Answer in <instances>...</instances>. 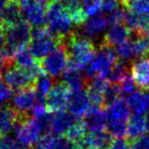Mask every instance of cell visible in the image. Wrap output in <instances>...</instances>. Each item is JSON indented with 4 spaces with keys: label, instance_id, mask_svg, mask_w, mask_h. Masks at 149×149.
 Segmentation results:
<instances>
[{
    "label": "cell",
    "instance_id": "cell-23",
    "mask_svg": "<svg viewBox=\"0 0 149 149\" xmlns=\"http://www.w3.org/2000/svg\"><path fill=\"white\" fill-rule=\"evenodd\" d=\"M147 131L145 118L139 114H134L127 123V136L130 139H137L143 136Z\"/></svg>",
    "mask_w": 149,
    "mask_h": 149
},
{
    "label": "cell",
    "instance_id": "cell-9",
    "mask_svg": "<svg viewBox=\"0 0 149 149\" xmlns=\"http://www.w3.org/2000/svg\"><path fill=\"white\" fill-rule=\"evenodd\" d=\"M1 76L5 84L10 89H15L17 91L32 88L36 80L29 70L17 68L13 64V62L1 72Z\"/></svg>",
    "mask_w": 149,
    "mask_h": 149
},
{
    "label": "cell",
    "instance_id": "cell-42",
    "mask_svg": "<svg viewBox=\"0 0 149 149\" xmlns=\"http://www.w3.org/2000/svg\"><path fill=\"white\" fill-rule=\"evenodd\" d=\"M108 149H131V145L123 138H118L112 141Z\"/></svg>",
    "mask_w": 149,
    "mask_h": 149
},
{
    "label": "cell",
    "instance_id": "cell-41",
    "mask_svg": "<svg viewBox=\"0 0 149 149\" xmlns=\"http://www.w3.org/2000/svg\"><path fill=\"white\" fill-rule=\"evenodd\" d=\"M13 96V91L6 84H2L0 82V103L7 102Z\"/></svg>",
    "mask_w": 149,
    "mask_h": 149
},
{
    "label": "cell",
    "instance_id": "cell-17",
    "mask_svg": "<svg viewBox=\"0 0 149 149\" xmlns=\"http://www.w3.org/2000/svg\"><path fill=\"white\" fill-rule=\"evenodd\" d=\"M112 141V136L106 131L89 133L77 146L81 149H108Z\"/></svg>",
    "mask_w": 149,
    "mask_h": 149
},
{
    "label": "cell",
    "instance_id": "cell-1",
    "mask_svg": "<svg viewBox=\"0 0 149 149\" xmlns=\"http://www.w3.org/2000/svg\"><path fill=\"white\" fill-rule=\"evenodd\" d=\"M62 43L68 55L66 68L82 70L92 61L95 55V46L91 39L81 33L70 32L62 38Z\"/></svg>",
    "mask_w": 149,
    "mask_h": 149
},
{
    "label": "cell",
    "instance_id": "cell-4",
    "mask_svg": "<svg viewBox=\"0 0 149 149\" xmlns=\"http://www.w3.org/2000/svg\"><path fill=\"white\" fill-rule=\"evenodd\" d=\"M62 41L49 31L47 27H35L32 30V38L29 50L36 59H43L50 54Z\"/></svg>",
    "mask_w": 149,
    "mask_h": 149
},
{
    "label": "cell",
    "instance_id": "cell-24",
    "mask_svg": "<svg viewBox=\"0 0 149 149\" xmlns=\"http://www.w3.org/2000/svg\"><path fill=\"white\" fill-rule=\"evenodd\" d=\"M63 83L72 91L82 90L86 85V77L83 76L81 70L66 68L63 72Z\"/></svg>",
    "mask_w": 149,
    "mask_h": 149
},
{
    "label": "cell",
    "instance_id": "cell-33",
    "mask_svg": "<svg viewBox=\"0 0 149 149\" xmlns=\"http://www.w3.org/2000/svg\"><path fill=\"white\" fill-rule=\"evenodd\" d=\"M57 135H44L34 145L33 149H55L56 142H57Z\"/></svg>",
    "mask_w": 149,
    "mask_h": 149
},
{
    "label": "cell",
    "instance_id": "cell-28",
    "mask_svg": "<svg viewBox=\"0 0 149 149\" xmlns=\"http://www.w3.org/2000/svg\"><path fill=\"white\" fill-rule=\"evenodd\" d=\"M120 4L129 13L149 15V0H120Z\"/></svg>",
    "mask_w": 149,
    "mask_h": 149
},
{
    "label": "cell",
    "instance_id": "cell-15",
    "mask_svg": "<svg viewBox=\"0 0 149 149\" xmlns=\"http://www.w3.org/2000/svg\"><path fill=\"white\" fill-rule=\"evenodd\" d=\"M107 84V80L102 77H95L89 80V83L86 85V93L92 105L98 107L104 105V90Z\"/></svg>",
    "mask_w": 149,
    "mask_h": 149
},
{
    "label": "cell",
    "instance_id": "cell-7",
    "mask_svg": "<svg viewBox=\"0 0 149 149\" xmlns=\"http://www.w3.org/2000/svg\"><path fill=\"white\" fill-rule=\"evenodd\" d=\"M50 1L51 0H17L23 19L34 28L44 26Z\"/></svg>",
    "mask_w": 149,
    "mask_h": 149
},
{
    "label": "cell",
    "instance_id": "cell-45",
    "mask_svg": "<svg viewBox=\"0 0 149 149\" xmlns=\"http://www.w3.org/2000/svg\"><path fill=\"white\" fill-rule=\"evenodd\" d=\"M146 98H147V101H148V111H149V90H147L146 93Z\"/></svg>",
    "mask_w": 149,
    "mask_h": 149
},
{
    "label": "cell",
    "instance_id": "cell-27",
    "mask_svg": "<svg viewBox=\"0 0 149 149\" xmlns=\"http://www.w3.org/2000/svg\"><path fill=\"white\" fill-rule=\"evenodd\" d=\"M33 88L36 95H37L39 102H42L44 99H46V96L48 95V93H49V91L52 88L51 77H49L48 74L42 72L41 74L38 76L37 79L35 80Z\"/></svg>",
    "mask_w": 149,
    "mask_h": 149
},
{
    "label": "cell",
    "instance_id": "cell-32",
    "mask_svg": "<svg viewBox=\"0 0 149 149\" xmlns=\"http://www.w3.org/2000/svg\"><path fill=\"white\" fill-rule=\"evenodd\" d=\"M122 95L120 84L108 83L104 90V105H109L110 103L120 99V96Z\"/></svg>",
    "mask_w": 149,
    "mask_h": 149
},
{
    "label": "cell",
    "instance_id": "cell-18",
    "mask_svg": "<svg viewBox=\"0 0 149 149\" xmlns=\"http://www.w3.org/2000/svg\"><path fill=\"white\" fill-rule=\"evenodd\" d=\"M107 19L102 13L90 17L82 25V35L89 38H96L101 35L107 27Z\"/></svg>",
    "mask_w": 149,
    "mask_h": 149
},
{
    "label": "cell",
    "instance_id": "cell-30",
    "mask_svg": "<svg viewBox=\"0 0 149 149\" xmlns=\"http://www.w3.org/2000/svg\"><path fill=\"white\" fill-rule=\"evenodd\" d=\"M86 129L83 120H78L72 127L68 130V132L64 134L63 137H65L68 141L74 143V145H78L86 136Z\"/></svg>",
    "mask_w": 149,
    "mask_h": 149
},
{
    "label": "cell",
    "instance_id": "cell-36",
    "mask_svg": "<svg viewBox=\"0 0 149 149\" xmlns=\"http://www.w3.org/2000/svg\"><path fill=\"white\" fill-rule=\"evenodd\" d=\"M126 15H127L126 9H122V8L116 9L111 13H109L108 17H106L108 25L114 26V25H120V24H124Z\"/></svg>",
    "mask_w": 149,
    "mask_h": 149
},
{
    "label": "cell",
    "instance_id": "cell-21",
    "mask_svg": "<svg viewBox=\"0 0 149 149\" xmlns=\"http://www.w3.org/2000/svg\"><path fill=\"white\" fill-rule=\"evenodd\" d=\"M79 118L74 116L72 113L66 111H59L55 112V116L52 118V127L51 131H53L54 134L60 136L64 135L68 130L77 122Z\"/></svg>",
    "mask_w": 149,
    "mask_h": 149
},
{
    "label": "cell",
    "instance_id": "cell-19",
    "mask_svg": "<svg viewBox=\"0 0 149 149\" xmlns=\"http://www.w3.org/2000/svg\"><path fill=\"white\" fill-rule=\"evenodd\" d=\"M28 116H21L11 106L0 107V132L2 135H7L15 129V126L22 118Z\"/></svg>",
    "mask_w": 149,
    "mask_h": 149
},
{
    "label": "cell",
    "instance_id": "cell-43",
    "mask_svg": "<svg viewBox=\"0 0 149 149\" xmlns=\"http://www.w3.org/2000/svg\"><path fill=\"white\" fill-rule=\"evenodd\" d=\"M4 48H5V34H4V30L2 28H0V54L4 53Z\"/></svg>",
    "mask_w": 149,
    "mask_h": 149
},
{
    "label": "cell",
    "instance_id": "cell-12",
    "mask_svg": "<svg viewBox=\"0 0 149 149\" xmlns=\"http://www.w3.org/2000/svg\"><path fill=\"white\" fill-rule=\"evenodd\" d=\"M83 123L89 133L103 132L107 126L105 111L98 106H90L84 116Z\"/></svg>",
    "mask_w": 149,
    "mask_h": 149
},
{
    "label": "cell",
    "instance_id": "cell-34",
    "mask_svg": "<svg viewBox=\"0 0 149 149\" xmlns=\"http://www.w3.org/2000/svg\"><path fill=\"white\" fill-rule=\"evenodd\" d=\"M102 0H82L81 4L86 17H93L97 15L99 9H101Z\"/></svg>",
    "mask_w": 149,
    "mask_h": 149
},
{
    "label": "cell",
    "instance_id": "cell-37",
    "mask_svg": "<svg viewBox=\"0 0 149 149\" xmlns=\"http://www.w3.org/2000/svg\"><path fill=\"white\" fill-rule=\"evenodd\" d=\"M135 82L133 80L132 76L130 74H127L125 76V78L122 80V82L120 83V90H122V94L124 95H131L133 92H135Z\"/></svg>",
    "mask_w": 149,
    "mask_h": 149
},
{
    "label": "cell",
    "instance_id": "cell-46",
    "mask_svg": "<svg viewBox=\"0 0 149 149\" xmlns=\"http://www.w3.org/2000/svg\"><path fill=\"white\" fill-rule=\"evenodd\" d=\"M51 1H59V2H62V1H64V0H51Z\"/></svg>",
    "mask_w": 149,
    "mask_h": 149
},
{
    "label": "cell",
    "instance_id": "cell-25",
    "mask_svg": "<svg viewBox=\"0 0 149 149\" xmlns=\"http://www.w3.org/2000/svg\"><path fill=\"white\" fill-rule=\"evenodd\" d=\"M128 105L130 110L135 114L141 116L144 112L148 111V101H147L146 94L141 91H135L128 97Z\"/></svg>",
    "mask_w": 149,
    "mask_h": 149
},
{
    "label": "cell",
    "instance_id": "cell-47",
    "mask_svg": "<svg viewBox=\"0 0 149 149\" xmlns=\"http://www.w3.org/2000/svg\"><path fill=\"white\" fill-rule=\"evenodd\" d=\"M1 136H2V134H1V132H0V138H1Z\"/></svg>",
    "mask_w": 149,
    "mask_h": 149
},
{
    "label": "cell",
    "instance_id": "cell-49",
    "mask_svg": "<svg viewBox=\"0 0 149 149\" xmlns=\"http://www.w3.org/2000/svg\"><path fill=\"white\" fill-rule=\"evenodd\" d=\"M0 107H1V106H0Z\"/></svg>",
    "mask_w": 149,
    "mask_h": 149
},
{
    "label": "cell",
    "instance_id": "cell-31",
    "mask_svg": "<svg viewBox=\"0 0 149 149\" xmlns=\"http://www.w3.org/2000/svg\"><path fill=\"white\" fill-rule=\"evenodd\" d=\"M127 74H128V70H127V68L124 64V62L118 61L112 66L111 70L108 72L105 79L107 80L108 83L120 84Z\"/></svg>",
    "mask_w": 149,
    "mask_h": 149
},
{
    "label": "cell",
    "instance_id": "cell-5",
    "mask_svg": "<svg viewBox=\"0 0 149 149\" xmlns=\"http://www.w3.org/2000/svg\"><path fill=\"white\" fill-rule=\"evenodd\" d=\"M46 24L55 37L63 38L70 33L72 21L61 2L50 1L46 13Z\"/></svg>",
    "mask_w": 149,
    "mask_h": 149
},
{
    "label": "cell",
    "instance_id": "cell-2",
    "mask_svg": "<svg viewBox=\"0 0 149 149\" xmlns=\"http://www.w3.org/2000/svg\"><path fill=\"white\" fill-rule=\"evenodd\" d=\"M3 30L5 34L4 53L6 57L13 59L17 51L29 46L32 38L31 27L25 19H22L15 25Z\"/></svg>",
    "mask_w": 149,
    "mask_h": 149
},
{
    "label": "cell",
    "instance_id": "cell-6",
    "mask_svg": "<svg viewBox=\"0 0 149 149\" xmlns=\"http://www.w3.org/2000/svg\"><path fill=\"white\" fill-rule=\"evenodd\" d=\"M15 141L22 149H33L34 145L42 137L41 131L35 118L25 116L15 126Z\"/></svg>",
    "mask_w": 149,
    "mask_h": 149
},
{
    "label": "cell",
    "instance_id": "cell-38",
    "mask_svg": "<svg viewBox=\"0 0 149 149\" xmlns=\"http://www.w3.org/2000/svg\"><path fill=\"white\" fill-rule=\"evenodd\" d=\"M131 149H149V136L143 135L134 139L131 143Z\"/></svg>",
    "mask_w": 149,
    "mask_h": 149
},
{
    "label": "cell",
    "instance_id": "cell-10",
    "mask_svg": "<svg viewBox=\"0 0 149 149\" xmlns=\"http://www.w3.org/2000/svg\"><path fill=\"white\" fill-rule=\"evenodd\" d=\"M70 95V88L63 82H58V83L54 84L48 95L46 96L45 105L47 109L50 112L63 111L68 106Z\"/></svg>",
    "mask_w": 149,
    "mask_h": 149
},
{
    "label": "cell",
    "instance_id": "cell-26",
    "mask_svg": "<svg viewBox=\"0 0 149 149\" xmlns=\"http://www.w3.org/2000/svg\"><path fill=\"white\" fill-rule=\"evenodd\" d=\"M13 62L15 66L27 70H31L32 68H34L36 65L39 64V61L36 60V58L32 55V53L28 48H24V49L17 51L13 55Z\"/></svg>",
    "mask_w": 149,
    "mask_h": 149
},
{
    "label": "cell",
    "instance_id": "cell-48",
    "mask_svg": "<svg viewBox=\"0 0 149 149\" xmlns=\"http://www.w3.org/2000/svg\"><path fill=\"white\" fill-rule=\"evenodd\" d=\"M0 80H1V76H0Z\"/></svg>",
    "mask_w": 149,
    "mask_h": 149
},
{
    "label": "cell",
    "instance_id": "cell-13",
    "mask_svg": "<svg viewBox=\"0 0 149 149\" xmlns=\"http://www.w3.org/2000/svg\"><path fill=\"white\" fill-rule=\"evenodd\" d=\"M105 116L107 124H127L130 118V107L126 100L118 99L106 106Z\"/></svg>",
    "mask_w": 149,
    "mask_h": 149
},
{
    "label": "cell",
    "instance_id": "cell-16",
    "mask_svg": "<svg viewBox=\"0 0 149 149\" xmlns=\"http://www.w3.org/2000/svg\"><path fill=\"white\" fill-rule=\"evenodd\" d=\"M68 107V112L72 113L74 116H76L77 118L84 116L90 107V101L87 96V93L83 90L70 92Z\"/></svg>",
    "mask_w": 149,
    "mask_h": 149
},
{
    "label": "cell",
    "instance_id": "cell-11",
    "mask_svg": "<svg viewBox=\"0 0 149 149\" xmlns=\"http://www.w3.org/2000/svg\"><path fill=\"white\" fill-rule=\"evenodd\" d=\"M37 99L33 87L19 90L13 96V107L21 116H28V112L37 104Z\"/></svg>",
    "mask_w": 149,
    "mask_h": 149
},
{
    "label": "cell",
    "instance_id": "cell-29",
    "mask_svg": "<svg viewBox=\"0 0 149 149\" xmlns=\"http://www.w3.org/2000/svg\"><path fill=\"white\" fill-rule=\"evenodd\" d=\"M130 43L133 57L142 58L146 57L149 54V37L137 36V38L131 40Z\"/></svg>",
    "mask_w": 149,
    "mask_h": 149
},
{
    "label": "cell",
    "instance_id": "cell-8",
    "mask_svg": "<svg viewBox=\"0 0 149 149\" xmlns=\"http://www.w3.org/2000/svg\"><path fill=\"white\" fill-rule=\"evenodd\" d=\"M68 55L62 41L59 45L40 61V66L43 72L51 78H57L66 70Z\"/></svg>",
    "mask_w": 149,
    "mask_h": 149
},
{
    "label": "cell",
    "instance_id": "cell-14",
    "mask_svg": "<svg viewBox=\"0 0 149 149\" xmlns=\"http://www.w3.org/2000/svg\"><path fill=\"white\" fill-rule=\"evenodd\" d=\"M131 74L135 84L142 90H149V56L132 62Z\"/></svg>",
    "mask_w": 149,
    "mask_h": 149
},
{
    "label": "cell",
    "instance_id": "cell-44",
    "mask_svg": "<svg viewBox=\"0 0 149 149\" xmlns=\"http://www.w3.org/2000/svg\"><path fill=\"white\" fill-rule=\"evenodd\" d=\"M145 120H146V127H147V131L149 132V111L147 113L146 118H145Z\"/></svg>",
    "mask_w": 149,
    "mask_h": 149
},
{
    "label": "cell",
    "instance_id": "cell-35",
    "mask_svg": "<svg viewBox=\"0 0 149 149\" xmlns=\"http://www.w3.org/2000/svg\"><path fill=\"white\" fill-rule=\"evenodd\" d=\"M116 57H118L120 62H126L131 60V58H133V53L130 41H126L116 46Z\"/></svg>",
    "mask_w": 149,
    "mask_h": 149
},
{
    "label": "cell",
    "instance_id": "cell-22",
    "mask_svg": "<svg viewBox=\"0 0 149 149\" xmlns=\"http://www.w3.org/2000/svg\"><path fill=\"white\" fill-rule=\"evenodd\" d=\"M2 19H3V26L2 29H6L8 27L15 25L19 22H21L23 19L22 17L21 9L19 7L17 0H8L5 7L2 9Z\"/></svg>",
    "mask_w": 149,
    "mask_h": 149
},
{
    "label": "cell",
    "instance_id": "cell-20",
    "mask_svg": "<svg viewBox=\"0 0 149 149\" xmlns=\"http://www.w3.org/2000/svg\"><path fill=\"white\" fill-rule=\"evenodd\" d=\"M130 30L124 24L111 26L104 34L102 43L106 44L110 47L118 46L124 42L128 41V38L130 37Z\"/></svg>",
    "mask_w": 149,
    "mask_h": 149
},
{
    "label": "cell",
    "instance_id": "cell-3",
    "mask_svg": "<svg viewBox=\"0 0 149 149\" xmlns=\"http://www.w3.org/2000/svg\"><path fill=\"white\" fill-rule=\"evenodd\" d=\"M118 61L116 51L112 47L101 42L92 61L84 70L86 79L91 80L95 77L105 78L108 72Z\"/></svg>",
    "mask_w": 149,
    "mask_h": 149
},
{
    "label": "cell",
    "instance_id": "cell-39",
    "mask_svg": "<svg viewBox=\"0 0 149 149\" xmlns=\"http://www.w3.org/2000/svg\"><path fill=\"white\" fill-rule=\"evenodd\" d=\"M118 2L120 0H102L101 1V9L103 13H111L116 9L118 8Z\"/></svg>",
    "mask_w": 149,
    "mask_h": 149
},
{
    "label": "cell",
    "instance_id": "cell-40",
    "mask_svg": "<svg viewBox=\"0 0 149 149\" xmlns=\"http://www.w3.org/2000/svg\"><path fill=\"white\" fill-rule=\"evenodd\" d=\"M0 149H22L17 143L10 137H1L0 138Z\"/></svg>",
    "mask_w": 149,
    "mask_h": 149
}]
</instances>
